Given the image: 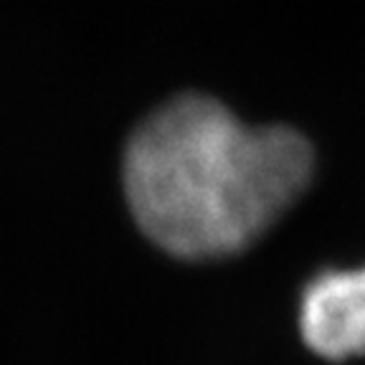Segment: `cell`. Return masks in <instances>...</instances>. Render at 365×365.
<instances>
[{"label":"cell","mask_w":365,"mask_h":365,"mask_svg":"<svg viewBox=\"0 0 365 365\" xmlns=\"http://www.w3.org/2000/svg\"><path fill=\"white\" fill-rule=\"evenodd\" d=\"M299 332L312 353L325 360L365 355V267L330 269L302 292Z\"/></svg>","instance_id":"2"},{"label":"cell","mask_w":365,"mask_h":365,"mask_svg":"<svg viewBox=\"0 0 365 365\" xmlns=\"http://www.w3.org/2000/svg\"><path fill=\"white\" fill-rule=\"evenodd\" d=\"M314 170L289 127H249L208 97H178L132 135L125 190L137 226L180 259L246 249L294 203Z\"/></svg>","instance_id":"1"}]
</instances>
